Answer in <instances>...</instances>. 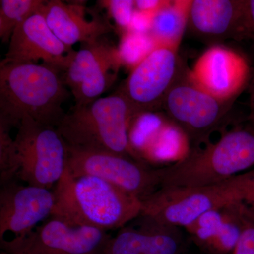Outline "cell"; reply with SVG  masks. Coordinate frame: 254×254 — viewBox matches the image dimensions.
<instances>
[{"label":"cell","instance_id":"6da1fadb","mask_svg":"<svg viewBox=\"0 0 254 254\" xmlns=\"http://www.w3.org/2000/svg\"><path fill=\"white\" fill-rule=\"evenodd\" d=\"M60 71L45 64L1 62L0 123L17 128L23 119L31 118L57 128L69 97Z\"/></svg>","mask_w":254,"mask_h":254},{"label":"cell","instance_id":"7a4b0ae2","mask_svg":"<svg viewBox=\"0 0 254 254\" xmlns=\"http://www.w3.org/2000/svg\"><path fill=\"white\" fill-rule=\"evenodd\" d=\"M53 191L50 218L72 226L108 232L123 228L141 213V200L134 195L98 177H73L66 168Z\"/></svg>","mask_w":254,"mask_h":254},{"label":"cell","instance_id":"3957f363","mask_svg":"<svg viewBox=\"0 0 254 254\" xmlns=\"http://www.w3.org/2000/svg\"><path fill=\"white\" fill-rule=\"evenodd\" d=\"M135 111L120 92L85 105H75L57 127L68 146L135 158L129 141Z\"/></svg>","mask_w":254,"mask_h":254},{"label":"cell","instance_id":"277c9868","mask_svg":"<svg viewBox=\"0 0 254 254\" xmlns=\"http://www.w3.org/2000/svg\"><path fill=\"white\" fill-rule=\"evenodd\" d=\"M254 165V128L248 123L224 133L213 144L160 168V187L218 185Z\"/></svg>","mask_w":254,"mask_h":254},{"label":"cell","instance_id":"5b68a950","mask_svg":"<svg viewBox=\"0 0 254 254\" xmlns=\"http://www.w3.org/2000/svg\"><path fill=\"white\" fill-rule=\"evenodd\" d=\"M241 201L231 179L205 187H162L142 200L139 216L148 221L185 228L203 214Z\"/></svg>","mask_w":254,"mask_h":254},{"label":"cell","instance_id":"8992f818","mask_svg":"<svg viewBox=\"0 0 254 254\" xmlns=\"http://www.w3.org/2000/svg\"><path fill=\"white\" fill-rule=\"evenodd\" d=\"M14 137L19 171L17 180L53 190L66 168L67 145L55 127L23 119Z\"/></svg>","mask_w":254,"mask_h":254},{"label":"cell","instance_id":"52a82bcc","mask_svg":"<svg viewBox=\"0 0 254 254\" xmlns=\"http://www.w3.org/2000/svg\"><path fill=\"white\" fill-rule=\"evenodd\" d=\"M66 170L73 177L90 175L103 179L141 201L160 187L158 169L147 168L135 158L108 152L67 145Z\"/></svg>","mask_w":254,"mask_h":254},{"label":"cell","instance_id":"ba28073f","mask_svg":"<svg viewBox=\"0 0 254 254\" xmlns=\"http://www.w3.org/2000/svg\"><path fill=\"white\" fill-rule=\"evenodd\" d=\"M112 238L108 232L50 218L26 235L0 240V249L9 254H105Z\"/></svg>","mask_w":254,"mask_h":254},{"label":"cell","instance_id":"9c48e42d","mask_svg":"<svg viewBox=\"0 0 254 254\" xmlns=\"http://www.w3.org/2000/svg\"><path fill=\"white\" fill-rule=\"evenodd\" d=\"M123 63L120 50L101 38L73 52L63 78L76 105L100 98L115 83Z\"/></svg>","mask_w":254,"mask_h":254},{"label":"cell","instance_id":"30bf717a","mask_svg":"<svg viewBox=\"0 0 254 254\" xmlns=\"http://www.w3.org/2000/svg\"><path fill=\"white\" fill-rule=\"evenodd\" d=\"M55 205L53 190L14 180L0 189V240L8 232L21 236L50 218Z\"/></svg>","mask_w":254,"mask_h":254},{"label":"cell","instance_id":"8fae6325","mask_svg":"<svg viewBox=\"0 0 254 254\" xmlns=\"http://www.w3.org/2000/svg\"><path fill=\"white\" fill-rule=\"evenodd\" d=\"M252 71L240 53L214 46L202 53L190 72L191 83L220 101H228L250 81Z\"/></svg>","mask_w":254,"mask_h":254},{"label":"cell","instance_id":"7c38bea8","mask_svg":"<svg viewBox=\"0 0 254 254\" xmlns=\"http://www.w3.org/2000/svg\"><path fill=\"white\" fill-rule=\"evenodd\" d=\"M177 48L158 44L133 67L118 92L128 100L135 113L150 108L168 93L176 72Z\"/></svg>","mask_w":254,"mask_h":254},{"label":"cell","instance_id":"4fadbf2b","mask_svg":"<svg viewBox=\"0 0 254 254\" xmlns=\"http://www.w3.org/2000/svg\"><path fill=\"white\" fill-rule=\"evenodd\" d=\"M73 52L57 38L39 12L32 15L15 29L1 62L37 63L42 60L45 64L64 71Z\"/></svg>","mask_w":254,"mask_h":254},{"label":"cell","instance_id":"5bb4252c","mask_svg":"<svg viewBox=\"0 0 254 254\" xmlns=\"http://www.w3.org/2000/svg\"><path fill=\"white\" fill-rule=\"evenodd\" d=\"M165 97L168 113L189 140H202L217 127L223 115V102L193 83L170 88Z\"/></svg>","mask_w":254,"mask_h":254},{"label":"cell","instance_id":"9a60e30c","mask_svg":"<svg viewBox=\"0 0 254 254\" xmlns=\"http://www.w3.org/2000/svg\"><path fill=\"white\" fill-rule=\"evenodd\" d=\"M250 210L242 201L213 209L187 227L186 231L205 253L232 254L245 230Z\"/></svg>","mask_w":254,"mask_h":254},{"label":"cell","instance_id":"2e32d148","mask_svg":"<svg viewBox=\"0 0 254 254\" xmlns=\"http://www.w3.org/2000/svg\"><path fill=\"white\" fill-rule=\"evenodd\" d=\"M136 219V227H124L113 237L105 254H187L188 242L181 228Z\"/></svg>","mask_w":254,"mask_h":254},{"label":"cell","instance_id":"e0dca14e","mask_svg":"<svg viewBox=\"0 0 254 254\" xmlns=\"http://www.w3.org/2000/svg\"><path fill=\"white\" fill-rule=\"evenodd\" d=\"M188 21L201 36L247 39L245 1H190Z\"/></svg>","mask_w":254,"mask_h":254},{"label":"cell","instance_id":"ac0fdd59","mask_svg":"<svg viewBox=\"0 0 254 254\" xmlns=\"http://www.w3.org/2000/svg\"><path fill=\"white\" fill-rule=\"evenodd\" d=\"M41 14L57 38L70 48L77 43L85 44L98 41L111 32L107 21L96 18L88 21L77 6L60 0L45 1Z\"/></svg>","mask_w":254,"mask_h":254},{"label":"cell","instance_id":"d6986e66","mask_svg":"<svg viewBox=\"0 0 254 254\" xmlns=\"http://www.w3.org/2000/svg\"><path fill=\"white\" fill-rule=\"evenodd\" d=\"M190 1H168L155 14L151 31L158 44L170 45L178 48L188 22Z\"/></svg>","mask_w":254,"mask_h":254},{"label":"cell","instance_id":"ffe728a7","mask_svg":"<svg viewBox=\"0 0 254 254\" xmlns=\"http://www.w3.org/2000/svg\"><path fill=\"white\" fill-rule=\"evenodd\" d=\"M45 1L42 0H1L0 38L2 43H9L18 25L32 15L41 12Z\"/></svg>","mask_w":254,"mask_h":254},{"label":"cell","instance_id":"44dd1931","mask_svg":"<svg viewBox=\"0 0 254 254\" xmlns=\"http://www.w3.org/2000/svg\"><path fill=\"white\" fill-rule=\"evenodd\" d=\"M12 128L0 123V185L18 180L19 171L18 153L14 138L11 136Z\"/></svg>","mask_w":254,"mask_h":254},{"label":"cell","instance_id":"7402d4cb","mask_svg":"<svg viewBox=\"0 0 254 254\" xmlns=\"http://www.w3.org/2000/svg\"><path fill=\"white\" fill-rule=\"evenodd\" d=\"M157 46L158 43L152 37L131 31L127 35L120 50L122 60L135 67Z\"/></svg>","mask_w":254,"mask_h":254},{"label":"cell","instance_id":"603a6c76","mask_svg":"<svg viewBox=\"0 0 254 254\" xmlns=\"http://www.w3.org/2000/svg\"><path fill=\"white\" fill-rule=\"evenodd\" d=\"M119 27L129 30L136 11L133 0H108L100 1Z\"/></svg>","mask_w":254,"mask_h":254},{"label":"cell","instance_id":"cb8c5ba5","mask_svg":"<svg viewBox=\"0 0 254 254\" xmlns=\"http://www.w3.org/2000/svg\"><path fill=\"white\" fill-rule=\"evenodd\" d=\"M241 201L254 208V171L232 177Z\"/></svg>","mask_w":254,"mask_h":254},{"label":"cell","instance_id":"d4e9b609","mask_svg":"<svg viewBox=\"0 0 254 254\" xmlns=\"http://www.w3.org/2000/svg\"><path fill=\"white\" fill-rule=\"evenodd\" d=\"M250 208L247 225L232 254H254V208Z\"/></svg>","mask_w":254,"mask_h":254},{"label":"cell","instance_id":"484cf974","mask_svg":"<svg viewBox=\"0 0 254 254\" xmlns=\"http://www.w3.org/2000/svg\"><path fill=\"white\" fill-rule=\"evenodd\" d=\"M167 2V1L159 0H137L135 1V6L137 11L155 14Z\"/></svg>","mask_w":254,"mask_h":254},{"label":"cell","instance_id":"4316f807","mask_svg":"<svg viewBox=\"0 0 254 254\" xmlns=\"http://www.w3.org/2000/svg\"><path fill=\"white\" fill-rule=\"evenodd\" d=\"M247 39L254 41V0L245 1Z\"/></svg>","mask_w":254,"mask_h":254},{"label":"cell","instance_id":"83f0119b","mask_svg":"<svg viewBox=\"0 0 254 254\" xmlns=\"http://www.w3.org/2000/svg\"><path fill=\"white\" fill-rule=\"evenodd\" d=\"M250 88V113L249 115L247 123L254 128V71H252L249 81Z\"/></svg>","mask_w":254,"mask_h":254},{"label":"cell","instance_id":"f1b7e54d","mask_svg":"<svg viewBox=\"0 0 254 254\" xmlns=\"http://www.w3.org/2000/svg\"><path fill=\"white\" fill-rule=\"evenodd\" d=\"M0 254H9L6 253V252H3V251H1V252H0Z\"/></svg>","mask_w":254,"mask_h":254}]
</instances>
